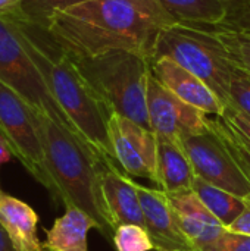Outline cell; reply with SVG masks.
<instances>
[{"instance_id": "1", "label": "cell", "mask_w": 250, "mask_h": 251, "mask_svg": "<svg viewBox=\"0 0 250 251\" xmlns=\"http://www.w3.org/2000/svg\"><path fill=\"white\" fill-rule=\"evenodd\" d=\"M44 32L72 59L133 50L152 62L159 26L121 0H88L53 15Z\"/></svg>"}, {"instance_id": "2", "label": "cell", "mask_w": 250, "mask_h": 251, "mask_svg": "<svg viewBox=\"0 0 250 251\" xmlns=\"http://www.w3.org/2000/svg\"><path fill=\"white\" fill-rule=\"evenodd\" d=\"M7 18L15 24L27 51L41 72L53 99L72 129L100 157L118 165L108 132L111 110L88 85L75 62L59 50L46 32L16 18Z\"/></svg>"}, {"instance_id": "3", "label": "cell", "mask_w": 250, "mask_h": 251, "mask_svg": "<svg viewBox=\"0 0 250 251\" xmlns=\"http://www.w3.org/2000/svg\"><path fill=\"white\" fill-rule=\"evenodd\" d=\"M38 121L47 169L55 184V201L85 212L96 222L97 231L112 240L116 228L108 213L100 184L102 165L108 160L53 118L38 113Z\"/></svg>"}, {"instance_id": "4", "label": "cell", "mask_w": 250, "mask_h": 251, "mask_svg": "<svg viewBox=\"0 0 250 251\" xmlns=\"http://www.w3.org/2000/svg\"><path fill=\"white\" fill-rule=\"evenodd\" d=\"M72 60L111 113L150 129L146 103L150 74L147 56L133 50H111L94 57Z\"/></svg>"}, {"instance_id": "5", "label": "cell", "mask_w": 250, "mask_h": 251, "mask_svg": "<svg viewBox=\"0 0 250 251\" xmlns=\"http://www.w3.org/2000/svg\"><path fill=\"white\" fill-rule=\"evenodd\" d=\"M171 59L200 78L224 103L230 100L231 79L237 65L217 28L174 24L159 28L152 60ZM152 63V62H150Z\"/></svg>"}, {"instance_id": "6", "label": "cell", "mask_w": 250, "mask_h": 251, "mask_svg": "<svg viewBox=\"0 0 250 251\" xmlns=\"http://www.w3.org/2000/svg\"><path fill=\"white\" fill-rule=\"evenodd\" d=\"M0 82L22 97L37 113L50 116L72 129L7 16H0Z\"/></svg>"}, {"instance_id": "7", "label": "cell", "mask_w": 250, "mask_h": 251, "mask_svg": "<svg viewBox=\"0 0 250 251\" xmlns=\"http://www.w3.org/2000/svg\"><path fill=\"white\" fill-rule=\"evenodd\" d=\"M0 134L13 156L55 200V184L47 169L38 113L13 90L0 82Z\"/></svg>"}, {"instance_id": "8", "label": "cell", "mask_w": 250, "mask_h": 251, "mask_svg": "<svg viewBox=\"0 0 250 251\" xmlns=\"http://www.w3.org/2000/svg\"><path fill=\"white\" fill-rule=\"evenodd\" d=\"M180 144L197 178L242 199L249 197L250 181L211 126L205 132L181 137Z\"/></svg>"}, {"instance_id": "9", "label": "cell", "mask_w": 250, "mask_h": 251, "mask_svg": "<svg viewBox=\"0 0 250 251\" xmlns=\"http://www.w3.org/2000/svg\"><path fill=\"white\" fill-rule=\"evenodd\" d=\"M108 132L122 171L128 176L146 178L158 184L156 134L118 113H111Z\"/></svg>"}, {"instance_id": "10", "label": "cell", "mask_w": 250, "mask_h": 251, "mask_svg": "<svg viewBox=\"0 0 250 251\" xmlns=\"http://www.w3.org/2000/svg\"><path fill=\"white\" fill-rule=\"evenodd\" d=\"M146 103L150 129L156 135H165L180 141L184 135H196L209 128V115L178 99L152 72L147 78Z\"/></svg>"}, {"instance_id": "11", "label": "cell", "mask_w": 250, "mask_h": 251, "mask_svg": "<svg viewBox=\"0 0 250 251\" xmlns=\"http://www.w3.org/2000/svg\"><path fill=\"white\" fill-rule=\"evenodd\" d=\"M134 184L155 251H197L181 231L167 193Z\"/></svg>"}, {"instance_id": "12", "label": "cell", "mask_w": 250, "mask_h": 251, "mask_svg": "<svg viewBox=\"0 0 250 251\" xmlns=\"http://www.w3.org/2000/svg\"><path fill=\"white\" fill-rule=\"evenodd\" d=\"M150 72L167 90L187 104L209 116H221L224 113L225 106L218 96L200 78L174 60L167 57L152 60Z\"/></svg>"}, {"instance_id": "13", "label": "cell", "mask_w": 250, "mask_h": 251, "mask_svg": "<svg viewBox=\"0 0 250 251\" xmlns=\"http://www.w3.org/2000/svg\"><path fill=\"white\" fill-rule=\"evenodd\" d=\"M134 182L136 181H133L125 172L119 171L118 165L112 162H105L102 165V194L115 228L128 224L146 228L143 209Z\"/></svg>"}, {"instance_id": "14", "label": "cell", "mask_w": 250, "mask_h": 251, "mask_svg": "<svg viewBox=\"0 0 250 251\" xmlns=\"http://www.w3.org/2000/svg\"><path fill=\"white\" fill-rule=\"evenodd\" d=\"M168 199L181 231L197 251H205L211 247L227 231V228L209 212L193 190L171 194Z\"/></svg>"}, {"instance_id": "15", "label": "cell", "mask_w": 250, "mask_h": 251, "mask_svg": "<svg viewBox=\"0 0 250 251\" xmlns=\"http://www.w3.org/2000/svg\"><path fill=\"white\" fill-rule=\"evenodd\" d=\"M0 226L4 229L16 251H44L38 238V215L22 201L0 188Z\"/></svg>"}, {"instance_id": "16", "label": "cell", "mask_w": 250, "mask_h": 251, "mask_svg": "<svg viewBox=\"0 0 250 251\" xmlns=\"http://www.w3.org/2000/svg\"><path fill=\"white\" fill-rule=\"evenodd\" d=\"M158 187L168 196L189 191L196 179L192 162L178 140L156 135Z\"/></svg>"}, {"instance_id": "17", "label": "cell", "mask_w": 250, "mask_h": 251, "mask_svg": "<svg viewBox=\"0 0 250 251\" xmlns=\"http://www.w3.org/2000/svg\"><path fill=\"white\" fill-rule=\"evenodd\" d=\"M93 228L97 229V225L85 212L65 207V213L46 231L43 247L49 251H88V232Z\"/></svg>"}, {"instance_id": "18", "label": "cell", "mask_w": 250, "mask_h": 251, "mask_svg": "<svg viewBox=\"0 0 250 251\" xmlns=\"http://www.w3.org/2000/svg\"><path fill=\"white\" fill-rule=\"evenodd\" d=\"M164 9L177 24L217 26L227 18L222 0H161Z\"/></svg>"}, {"instance_id": "19", "label": "cell", "mask_w": 250, "mask_h": 251, "mask_svg": "<svg viewBox=\"0 0 250 251\" xmlns=\"http://www.w3.org/2000/svg\"><path fill=\"white\" fill-rule=\"evenodd\" d=\"M192 190L225 228H228L245 210V199L215 187L197 176Z\"/></svg>"}, {"instance_id": "20", "label": "cell", "mask_w": 250, "mask_h": 251, "mask_svg": "<svg viewBox=\"0 0 250 251\" xmlns=\"http://www.w3.org/2000/svg\"><path fill=\"white\" fill-rule=\"evenodd\" d=\"M211 129L220 137L233 159L237 162L246 178L250 181V140L224 116H214L208 119Z\"/></svg>"}, {"instance_id": "21", "label": "cell", "mask_w": 250, "mask_h": 251, "mask_svg": "<svg viewBox=\"0 0 250 251\" xmlns=\"http://www.w3.org/2000/svg\"><path fill=\"white\" fill-rule=\"evenodd\" d=\"M84 1L88 0H22L18 10L10 16L44 32L53 15Z\"/></svg>"}, {"instance_id": "22", "label": "cell", "mask_w": 250, "mask_h": 251, "mask_svg": "<svg viewBox=\"0 0 250 251\" xmlns=\"http://www.w3.org/2000/svg\"><path fill=\"white\" fill-rule=\"evenodd\" d=\"M116 251H153L155 246L146 228L134 224L119 225L113 234Z\"/></svg>"}, {"instance_id": "23", "label": "cell", "mask_w": 250, "mask_h": 251, "mask_svg": "<svg viewBox=\"0 0 250 251\" xmlns=\"http://www.w3.org/2000/svg\"><path fill=\"white\" fill-rule=\"evenodd\" d=\"M228 104L250 116V74L240 68L231 79Z\"/></svg>"}, {"instance_id": "24", "label": "cell", "mask_w": 250, "mask_h": 251, "mask_svg": "<svg viewBox=\"0 0 250 251\" xmlns=\"http://www.w3.org/2000/svg\"><path fill=\"white\" fill-rule=\"evenodd\" d=\"M136 9L140 15L147 18L150 22H153L159 28H165L169 25L177 24L169 13L164 9L161 0H121Z\"/></svg>"}, {"instance_id": "25", "label": "cell", "mask_w": 250, "mask_h": 251, "mask_svg": "<svg viewBox=\"0 0 250 251\" xmlns=\"http://www.w3.org/2000/svg\"><path fill=\"white\" fill-rule=\"evenodd\" d=\"M215 28V26H214ZM236 65L250 74V37L218 29Z\"/></svg>"}, {"instance_id": "26", "label": "cell", "mask_w": 250, "mask_h": 251, "mask_svg": "<svg viewBox=\"0 0 250 251\" xmlns=\"http://www.w3.org/2000/svg\"><path fill=\"white\" fill-rule=\"evenodd\" d=\"M215 28L250 37V1L230 10L222 24L217 25Z\"/></svg>"}, {"instance_id": "27", "label": "cell", "mask_w": 250, "mask_h": 251, "mask_svg": "<svg viewBox=\"0 0 250 251\" xmlns=\"http://www.w3.org/2000/svg\"><path fill=\"white\" fill-rule=\"evenodd\" d=\"M205 251H250V235H243L227 229L217 243Z\"/></svg>"}, {"instance_id": "28", "label": "cell", "mask_w": 250, "mask_h": 251, "mask_svg": "<svg viewBox=\"0 0 250 251\" xmlns=\"http://www.w3.org/2000/svg\"><path fill=\"white\" fill-rule=\"evenodd\" d=\"M224 116L228 122H231L236 128H239L248 138L250 140V116L240 112L239 109L233 107L231 104H227L224 109V113L221 115Z\"/></svg>"}, {"instance_id": "29", "label": "cell", "mask_w": 250, "mask_h": 251, "mask_svg": "<svg viewBox=\"0 0 250 251\" xmlns=\"http://www.w3.org/2000/svg\"><path fill=\"white\" fill-rule=\"evenodd\" d=\"M227 229L237 234L250 235V196L245 199V210L242 212V215Z\"/></svg>"}, {"instance_id": "30", "label": "cell", "mask_w": 250, "mask_h": 251, "mask_svg": "<svg viewBox=\"0 0 250 251\" xmlns=\"http://www.w3.org/2000/svg\"><path fill=\"white\" fill-rule=\"evenodd\" d=\"M12 157H15V156L12 153V149H10L7 140L0 134V169L3 165L9 163L12 160Z\"/></svg>"}, {"instance_id": "31", "label": "cell", "mask_w": 250, "mask_h": 251, "mask_svg": "<svg viewBox=\"0 0 250 251\" xmlns=\"http://www.w3.org/2000/svg\"><path fill=\"white\" fill-rule=\"evenodd\" d=\"M22 0H0V16H10L13 15Z\"/></svg>"}, {"instance_id": "32", "label": "cell", "mask_w": 250, "mask_h": 251, "mask_svg": "<svg viewBox=\"0 0 250 251\" xmlns=\"http://www.w3.org/2000/svg\"><path fill=\"white\" fill-rule=\"evenodd\" d=\"M0 251H16L15 246L12 244L10 238L4 232V229L0 226Z\"/></svg>"}, {"instance_id": "33", "label": "cell", "mask_w": 250, "mask_h": 251, "mask_svg": "<svg viewBox=\"0 0 250 251\" xmlns=\"http://www.w3.org/2000/svg\"><path fill=\"white\" fill-rule=\"evenodd\" d=\"M248 1H250V0H222V3L227 6L228 12L236 9V7H239V6H242V4H245V3H248Z\"/></svg>"}, {"instance_id": "34", "label": "cell", "mask_w": 250, "mask_h": 251, "mask_svg": "<svg viewBox=\"0 0 250 251\" xmlns=\"http://www.w3.org/2000/svg\"><path fill=\"white\" fill-rule=\"evenodd\" d=\"M44 251H49V250H44Z\"/></svg>"}]
</instances>
